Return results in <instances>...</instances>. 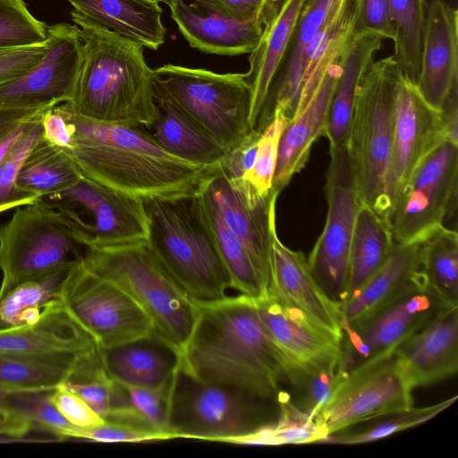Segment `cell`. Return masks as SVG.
<instances>
[{
  "label": "cell",
  "instance_id": "cell-1",
  "mask_svg": "<svg viewBox=\"0 0 458 458\" xmlns=\"http://www.w3.org/2000/svg\"><path fill=\"white\" fill-rule=\"evenodd\" d=\"M60 106L72 135L67 150L82 175L116 191L140 199L191 195L219 168L169 154L143 126L101 123Z\"/></svg>",
  "mask_w": 458,
  "mask_h": 458
},
{
  "label": "cell",
  "instance_id": "cell-2",
  "mask_svg": "<svg viewBox=\"0 0 458 458\" xmlns=\"http://www.w3.org/2000/svg\"><path fill=\"white\" fill-rule=\"evenodd\" d=\"M197 318L181 356V371L192 379L226 385L276 400L284 365L258 314L243 294L196 301Z\"/></svg>",
  "mask_w": 458,
  "mask_h": 458
},
{
  "label": "cell",
  "instance_id": "cell-3",
  "mask_svg": "<svg viewBox=\"0 0 458 458\" xmlns=\"http://www.w3.org/2000/svg\"><path fill=\"white\" fill-rule=\"evenodd\" d=\"M71 17L78 27L82 57L67 106L94 121L148 127L157 104L144 47L73 10Z\"/></svg>",
  "mask_w": 458,
  "mask_h": 458
},
{
  "label": "cell",
  "instance_id": "cell-4",
  "mask_svg": "<svg viewBox=\"0 0 458 458\" xmlns=\"http://www.w3.org/2000/svg\"><path fill=\"white\" fill-rule=\"evenodd\" d=\"M154 254L196 301L226 297L227 270L219 254L201 190L174 198L142 199Z\"/></svg>",
  "mask_w": 458,
  "mask_h": 458
},
{
  "label": "cell",
  "instance_id": "cell-5",
  "mask_svg": "<svg viewBox=\"0 0 458 458\" xmlns=\"http://www.w3.org/2000/svg\"><path fill=\"white\" fill-rule=\"evenodd\" d=\"M402 73L394 55L370 64L357 89L346 143L361 201L386 219L395 99Z\"/></svg>",
  "mask_w": 458,
  "mask_h": 458
},
{
  "label": "cell",
  "instance_id": "cell-6",
  "mask_svg": "<svg viewBox=\"0 0 458 458\" xmlns=\"http://www.w3.org/2000/svg\"><path fill=\"white\" fill-rule=\"evenodd\" d=\"M85 264L122 287L144 310L155 335L181 356L197 318V306L151 250L148 241L88 250Z\"/></svg>",
  "mask_w": 458,
  "mask_h": 458
},
{
  "label": "cell",
  "instance_id": "cell-7",
  "mask_svg": "<svg viewBox=\"0 0 458 458\" xmlns=\"http://www.w3.org/2000/svg\"><path fill=\"white\" fill-rule=\"evenodd\" d=\"M155 100L168 102L225 150L251 130V89L245 73L165 64L152 70Z\"/></svg>",
  "mask_w": 458,
  "mask_h": 458
},
{
  "label": "cell",
  "instance_id": "cell-8",
  "mask_svg": "<svg viewBox=\"0 0 458 458\" xmlns=\"http://www.w3.org/2000/svg\"><path fill=\"white\" fill-rule=\"evenodd\" d=\"M277 401L220 384L200 382L181 369L172 397L173 438L237 443L276 421Z\"/></svg>",
  "mask_w": 458,
  "mask_h": 458
},
{
  "label": "cell",
  "instance_id": "cell-9",
  "mask_svg": "<svg viewBox=\"0 0 458 458\" xmlns=\"http://www.w3.org/2000/svg\"><path fill=\"white\" fill-rule=\"evenodd\" d=\"M38 201L55 210L75 242L88 250L148 240L142 199L84 175L65 190L41 196Z\"/></svg>",
  "mask_w": 458,
  "mask_h": 458
},
{
  "label": "cell",
  "instance_id": "cell-10",
  "mask_svg": "<svg viewBox=\"0 0 458 458\" xmlns=\"http://www.w3.org/2000/svg\"><path fill=\"white\" fill-rule=\"evenodd\" d=\"M56 299L98 349L155 334L140 305L117 284L91 270L82 256L68 269Z\"/></svg>",
  "mask_w": 458,
  "mask_h": 458
},
{
  "label": "cell",
  "instance_id": "cell-11",
  "mask_svg": "<svg viewBox=\"0 0 458 458\" xmlns=\"http://www.w3.org/2000/svg\"><path fill=\"white\" fill-rule=\"evenodd\" d=\"M60 216L39 201L18 207L0 225V298L20 284L36 279L81 257Z\"/></svg>",
  "mask_w": 458,
  "mask_h": 458
},
{
  "label": "cell",
  "instance_id": "cell-12",
  "mask_svg": "<svg viewBox=\"0 0 458 458\" xmlns=\"http://www.w3.org/2000/svg\"><path fill=\"white\" fill-rule=\"evenodd\" d=\"M458 142L448 139L417 166L397 195L387 220L398 244H420L456 209Z\"/></svg>",
  "mask_w": 458,
  "mask_h": 458
},
{
  "label": "cell",
  "instance_id": "cell-13",
  "mask_svg": "<svg viewBox=\"0 0 458 458\" xmlns=\"http://www.w3.org/2000/svg\"><path fill=\"white\" fill-rule=\"evenodd\" d=\"M329 153L325 184L326 222L307 259L317 283L342 307L347 293L352 231L362 201L354 183L346 146L329 148Z\"/></svg>",
  "mask_w": 458,
  "mask_h": 458
},
{
  "label": "cell",
  "instance_id": "cell-14",
  "mask_svg": "<svg viewBox=\"0 0 458 458\" xmlns=\"http://www.w3.org/2000/svg\"><path fill=\"white\" fill-rule=\"evenodd\" d=\"M446 305L420 284L362 323L343 329L339 369L345 377L393 357L416 330Z\"/></svg>",
  "mask_w": 458,
  "mask_h": 458
},
{
  "label": "cell",
  "instance_id": "cell-15",
  "mask_svg": "<svg viewBox=\"0 0 458 458\" xmlns=\"http://www.w3.org/2000/svg\"><path fill=\"white\" fill-rule=\"evenodd\" d=\"M412 391L394 355L344 377L315 421L328 437L360 422L411 408Z\"/></svg>",
  "mask_w": 458,
  "mask_h": 458
},
{
  "label": "cell",
  "instance_id": "cell-16",
  "mask_svg": "<svg viewBox=\"0 0 458 458\" xmlns=\"http://www.w3.org/2000/svg\"><path fill=\"white\" fill-rule=\"evenodd\" d=\"M47 42L37 65L0 85V110L47 108L72 99L82 57L78 27L67 22L47 26Z\"/></svg>",
  "mask_w": 458,
  "mask_h": 458
},
{
  "label": "cell",
  "instance_id": "cell-17",
  "mask_svg": "<svg viewBox=\"0 0 458 458\" xmlns=\"http://www.w3.org/2000/svg\"><path fill=\"white\" fill-rule=\"evenodd\" d=\"M204 190L215 202L227 226L245 246L260 282L267 293L276 229V203L279 192L261 195L246 180L225 176L220 169L208 180Z\"/></svg>",
  "mask_w": 458,
  "mask_h": 458
},
{
  "label": "cell",
  "instance_id": "cell-18",
  "mask_svg": "<svg viewBox=\"0 0 458 458\" xmlns=\"http://www.w3.org/2000/svg\"><path fill=\"white\" fill-rule=\"evenodd\" d=\"M445 139L440 111L431 106L420 93L416 83L402 73L396 91L388 174L389 213L417 166Z\"/></svg>",
  "mask_w": 458,
  "mask_h": 458
},
{
  "label": "cell",
  "instance_id": "cell-19",
  "mask_svg": "<svg viewBox=\"0 0 458 458\" xmlns=\"http://www.w3.org/2000/svg\"><path fill=\"white\" fill-rule=\"evenodd\" d=\"M260 321L284 361L285 381L301 368L340 361L341 342L275 296L255 299Z\"/></svg>",
  "mask_w": 458,
  "mask_h": 458
},
{
  "label": "cell",
  "instance_id": "cell-20",
  "mask_svg": "<svg viewBox=\"0 0 458 458\" xmlns=\"http://www.w3.org/2000/svg\"><path fill=\"white\" fill-rule=\"evenodd\" d=\"M267 293L342 341L341 304L333 301L317 283L304 253L284 245L276 231L272 240L271 274Z\"/></svg>",
  "mask_w": 458,
  "mask_h": 458
},
{
  "label": "cell",
  "instance_id": "cell-21",
  "mask_svg": "<svg viewBox=\"0 0 458 458\" xmlns=\"http://www.w3.org/2000/svg\"><path fill=\"white\" fill-rule=\"evenodd\" d=\"M416 85L423 98L439 111L451 95L458 93V12L442 0L428 4Z\"/></svg>",
  "mask_w": 458,
  "mask_h": 458
},
{
  "label": "cell",
  "instance_id": "cell-22",
  "mask_svg": "<svg viewBox=\"0 0 458 458\" xmlns=\"http://www.w3.org/2000/svg\"><path fill=\"white\" fill-rule=\"evenodd\" d=\"M394 357L411 388L432 385L458 369V306L448 307L409 336Z\"/></svg>",
  "mask_w": 458,
  "mask_h": 458
},
{
  "label": "cell",
  "instance_id": "cell-23",
  "mask_svg": "<svg viewBox=\"0 0 458 458\" xmlns=\"http://www.w3.org/2000/svg\"><path fill=\"white\" fill-rule=\"evenodd\" d=\"M342 0H310L269 87L255 130L261 132L276 112L291 121L297 110L305 52Z\"/></svg>",
  "mask_w": 458,
  "mask_h": 458
},
{
  "label": "cell",
  "instance_id": "cell-24",
  "mask_svg": "<svg viewBox=\"0 0 458 458\" xmlns=\"http://www.w3.org/2000/svg\"><path fill=\"white\" fill-rule=\"evenodd\" d=\"M166 5L190 46L204 53L250 54L262 34L263 23L259 20L238 21L196 2L174 0Z\"/></svg>",
  "mask_w": 458,
  "mask_h": 458
},
{
  "label": "cell",
  "instance_id": "cell-25",
  "mask_svg": "<svg viewBox=\"0 0 458 458\" xmlns=\"http://www.w3.org/2000/svg\"><path fill=\"white\" fill-rule=\"evenodd\" d=\"M340 59V58H339ZM339 59L329 66L305 107L284 128L279 140L272 188L281 192L305 166L315 141L324 136Z\"/></svg>",
  "mask_w": 458,
  "mask_h": 458
},
{
  "label": "cell",
  "instance_id": "cell-26",
  "mask_svg": "<svg viewBox=\"0 0 458 458\" xmlns=\"http://www.w3.org/2000/svg\"><path fill=\"white\" fill-rule=\"evenodd\" d=\"M427 284L419 244H395L384 266L342 305V327H355L413 287Z\"/></svg>",
  "mask_w": 458,
  "mask_h": 458
},
{
  "label": "cell",
  "instance_id": "cell-27",
  "mask_svg": "<svg viewBox=\"0 0 458 458\" xmlns=\"http://www.w3.org/2000/svg\"><path fill=\"white\" fill-rule=\"evenodd\" d=\"M92 337L55 298L32 323L0 330V351L25 355L80 354L96 348Z\"/></svg>",
  "mask_w": 458,
  "mask_h": 458
},
{
  "label": "cell",
  "instance_id": "cell-28",
  "mask_svg": "<svg viewBox=\"0 0 458 458\" xmlns=\"http://www.w3.org/2000/svg\"><path fill=\"white\" fill-rule=\"evenodd\" d=\"M310 0H276L263 19V30L250 54L245 76L251 89L250 125L254 129L269 87Z\"/></svg>",
  "mask_w": 458,
  "mask_h": 458
},
{
  "label": "cell",
  "instance_id": "cell-29",
  "mask_svg": "<svg viewBox=\"0 0 458 458\" xmlns=\"http://www.w3.org/2000/svg\"><path fill=\"white\" fill-rule=\"evenodd\" d=\"M98 350L109 376L126 386L158 388L180 370L179 354L155 334Z\"/></svg>",
  "mask_w": 458,
  "mask_h": 458
},
{
  "label": "cell",
  "instance_id": "cell-30",
  "mask_svg": "<svg viewBox=\"0 0 458 458\" xmlns=\"http://www.w3.org/2000/svg\"><path fill=\"white\" fill-rule=\"evenodd\" d=\"M383 38L373 31L354 33L339 59V74L331 98L324 136L329 148L346 146L359 84L382 47Z\"/></svg>",
  "mask_w": 458,
  "mask_h": 458
},
{
  "label": "cell",
  "instance_id": "cell-31",
  "mask_svg": "<svg viewBox=\"0 0 458 458\" xmlns=\"http://www.w3.org/2000/svg\"><path fill=\"white\" fill-rule=\"evenodd\" d=\"M73 11L97 24L157 50L165 40L158 0H66Z\"/></svg>",
  "mask_w": 458,
  "mask_h": 458
},
{
  "label": "cell",
  "instance_id": "cell-32",
  "mask_svg": "<svg viewBox=\"0 0 458 458\" xmlns=\"http://www.w3.org/2000/svg\"><path fill=\"white\" fill-rule=\"evenodd\" d=\"M395 244L388 220L362 202L358 209L352 231L344 302L384 266Z\"/></svg>",
  "mask_w": 458,
  "mask_h": 458
},
{
  "label": "cell",
  "instance_id": "cell-33",
  "mask_svg": "<svg viewBox=\"0 0 458 458\" xmlns=\"http://www.w3.org/2000/svg\"><path fill=\"white\" fill-rule=\"evenodd\" d=\"M150 129L154 140L169 154L192 165L219 167L225 153L216 141L165 101H156Z\"/></svg>",
  "mask_w": 458,
  "mask_h": 458
},
{
  "label": "cell",
  "instance_id": "cell-34",
  "mask_svg": "<svg viewBox=\"0 0 458 458\" xmlns=\"http://www.w3.org/2000/svg\"><path fill=\"white\" fill-rule=\"evenodd\" d=\"M354 6L355 0H342L307 48L294 116L305 107L327 70L338 61L345 45L354 34Z\"/></svg>",
  "mask_w": 458,
  "mask_h": 458
},
{
  "label": "cell",
  "instance_id": "cell-35",
  "mask_svg": "<svg viewBox=\"0 0 458 458\" xmlns=\"http://www.w3.org/2000/svg\"><path fill=\"white\" fill-rule=\"evenodd\" d=\"M81 175L69 151L41 134L20 167L16 186L39 198L65 190Z\"/></svg>",
  "mask_w": 458,
  "mask_h": 458
},
{
  "label": "cell",
  "instance_id": "cell-36",
  "mask_svg": "<svg viewBox=\"0 0 458 458\" xmlns=\"http://www.w3.org/2000/svg\"><path fill=\"white\" fill-rule=\"evenodd\" d=\"M84 353L35 356L0 351V389L54 390L69 379Z\"/></svg>",
  "mask_w": 458,
  "mask_h": 458
},
{
  "label": "cell",
  "instance_id": "cell-37",
  "mask_svg": "<svg viewBox=\"0 0 458 458\" xmlns=\"http://www.w3.org/2000/svg\"><path fill=\"white\" fill-rule=\"evenodd\" d=\"M428 287L446 305L458 306V234L442 225L420 244Z\"/></svg>",
  "mask_w": 458,
  "mask_h": 458
},
{
  "label": "cell",
  "instance_id": "cell-38",
  "mask_svg": "<svg viewBox=\"0 0 458 458\" xmlns=\"http://www.w3.org/2000/svg\"><path fill=\"white\" fill-rule=\"evenodd\" d=\"M51 391L0 389V415L30 430L51 434L57 441L65 440L78 427L56 410L50 401Z\"/></svg>",
  "mask_w": 458,
  "mask_h": 458
},
{
  "label": "cell",
  "instance_id": "cell-39",
  "mask_svg": "<svg viewBox=\"0 0 458 458\" xmlns=\"http://www.w3.org/2000/svg\"><path fill=\"white\" fill-rule=\"evenodd\" d=\"M201 195L219 254L229 276L230 287L253 299L266 295L245 246L227 226L204 186Z\"/></svg>",
  "mask_w": 458,
  "mask_h": 458
},
{
  "label": "cell",
  "instance_id": "cell-40",
  "mask_svg": "<svg viewBox=\"0 0 458 458\" xmlns=\"http://www.w3.org/2000/svg\"><path fill=\"white\" fill-rule=\"evenodd\" d=\"M394 30V54L403 73L417 82L421 64L427 0H387Z\"/></svg>",
  "mask_w": 458,
  "mask_h": 458
},
{
  "label": "cell",
  "instance_id": "cell-41",
  "mask_svg": "<svg viewBox=\"0 0 458 458\" xmlns=\"http://www.w3.org/2000/svg\"><path fill=\"white\" fill-rule=\"evenodd\" d=\"M74 262L23 282L1 297L0 330L36 322L41 309L56 298L61 283Z\"/></svg>",
  "mask_w": 458,
  "mask_h": 458
},
{
  "label": "cell",
  "instance_id": "cell-42",
  "mask_svg": "<svg viewBox=\"0 0 458 458\" xmlns=\"http://www.w3.org/2000/svg\"><path fill=\"white\" fill-rule=\"evenodd\" d=\"M278 416L276 421L240 439L245 445H303L324 443L325 430L308 413L300 409L287 393L279 391L276 397Z\"/></svg>",
  "mask_w": 458,
  "mask_h": 458
},
{
  "label": "cell",
  "instance_id": "cell-43",
  "mask_svg": "<svg viewBox=\"0 0 458 458\" xmlns=\"http://www.w3.org/2000/svg\"><path fill=\"white\" fill-rule=\"evenodd\" d=\"M457 399L448 398L437 403L414 408L382 416L378 421L356 430L345 428L327 437L324 443L337 445H360L390 437L397 432L420 425L447 409Z\"/></svg>",
  "mask_w": 458,
  "mask_h": 458
},
{
  "label": "cell",
  "instance_id": "cell-44",
  "mask_svg": "<svg viewBox=\"0 0 458 458\" xmlns=\"http://www.w3.org/2000/svg\"><path fill=\"white\" fill-rule=\"evenodd\" d=\"M340 361L309 366L295 370L289 377L294 391L293 403L312 419L328 403L344 377Z\"/></svg>",
  "mask_w": 458,
  "mask_h": 458
},
{
  "label": "cell",
  "instance_id": "cell-45",
  "mask_svg": "<svg viewBox=\"0 0 458 458\" xmlns=\"http://www.w3.org/2000/svg\"><path fill=\"white\" fill-rule=\"evenodd\" d=\"M43 114L30 123L0 163V213L32 204L38 199L34 194L18 189L16 179L23 160L42 134Z\"/></svg>",
  "mask_w": 458,
  "mask_h": 458
},
{
  "label": "cell",
  "instance_id": "cell-46",
  "mask_svg": "<svg viewBox=\"0 0 458 458\" xmlns=\"http://www.w3.org/2000/svg\"><path fill=\"white\" fill-rule=\"evenodd\" d=\"M47 25L38 20L23 0H0V46L46 41Z\"/></svg>",
  "mask_w": 458,
  "mask_h": 458
},
{
  "label": "cell",
  "instance_id": "cell-47",
  "mask_svg": "<svg viewBox=\"0 0 458 458\" xmlns=\"http://www.w3.org/2000/svg\"><path fill=\"white\" fill-rule=\"evenodd\" d=\"M288 122L283 113L276 112L261 132L253 167L245 178L261 195L273 190L280 136Z\"/></svg>",
  "mask_w": 458,
  "mask_h": 458
},
{
  "label": "cell",
  "instance_id": "cell-48",
  "mask_svg": "<svg viewBox=\"0 0 458 458\" xmlns=\"http://www.w3.org/2000/svg\"><path fill=\"white\" fill-rule=\"evenodd\" d=\"M47 47V38L30 45L0 46V85L17 79L37 65Z\"/></svg>",
  "mask_w": 458,
  "mask_h": 458
},
{
  "label": "cell",
  "instance_id": "cell-49",
  "mask_svg": "<svg viewBox=\"0 0 458 458\" xmlns=\"http://www.w3.org/2000/svg\"><path fill=\"white\" fill-rule=\"evenodd\" d=\"M50 401L63 417L75 427L90 428L105 423L104 419L84 400L62 385L51 391Z\"/></svg>",
  "mask_w": 458,
  "mask_h": 458
},
{
  "label": "cell",
  "instance_id": "cell-50",
  "mask_svg": "<svg viewBox=\"0 0 458 458\" xmlns=\"http://www.w3.org/2000/svg\"><path fill=\"white\" fill-rule=\"evenodd\" d=\"M354 33L373 31L384 39H394L387 0H355Z\"/></svg>",
  "mask_w": 458,
  "mask_h": 458
},
{
  "label": "cell",
  "instance_id": "cell-51",
  "mask_svg": "<svg viewBox=\"0 0 458 458\" xmlns=\"http://www.w3.org/2000/svg\"><path fill=\"white\" fill-rule=\"evenodd\" d=\"M261 132L252 129L241 141L225 150L219 169L229 179L245 180L252 169Z\"/></svg>",
  "mask_w": 458,
  "mask_h": 458
},
{
  "label": "cell",
  "instance_id": "cell-52",
  "mask_svg": "<svg viewBox=\"0 0 458 458\" xmlns=\"http://www.w3.org/2000/svg\"><path fill=\"white\" fill-rule=\"evenodd\" d=\"M50 107L0 110V163L27 127Z\"/></svg>",
  "mask_w": 458,
  "mask_h": 458
},
{
  "label": "cell",
  "instance_id": "cell-53",
  "mask_svg": "<svg viewBox=\"0 0 458 458\" xmlns=\"http://www.w3.org/2000/svg\"><path fill=\"white\" fill-rule=\"evenodd\" d=\"M69 438H81L104 443H136L160 440L159 437L155 435L108 422L90 428H75L70 433Z\"/></svg>",
  "mask_w": 458,
  "mask_h": 458
},
{
  "label": "cell",
  "instance_id": "cell-54",
  "mask_svg": "<svg viewBox=\"0 0 458 458\" xmlns=\"http://www.w3.org/2000/svg\"><path fill=\"white\" fill-rule=\"evenodd\" d=\"M276 0H194L238 21L263 19Z\"/></svg>",
  "mask_w": 458,
  "mask_h": 458
},
{
  "label": "cell",
  "instance_id": "cell-55",
  "mask_svg": "<svg viewBox=\"0 0 458 458\" xmlns=\"http://www.w3.org/2000/svg\"><path fill=\"white\" fill-rule=\"evenodd\" d=\"M41 123L42 136L46 140L66 149L72 147V135L70 124L60 104L45 111Z\"/></svg>",
  "mask_w": 458,
  "mask_h": 458
},
{
  "label": "cell",
  "instance_id": "cell-56",
  "mask_svg": "<svg viewBox=\"0 0 458 458\" xmlns=\"http://www.w3.org/2000/svg\"><path fill=\"white\" fill-rule=\"evenodd\" d=\"M30 430L21 424L4 420L0 415V441L12 442L22 440L24 436Z\"/></svg>",
  "mask_w": 458,
  "mask_h": 458
},
{
  "label": "cell",
  "instance_id": "cell-57",
  "mask_svg": "<svg viewBox=\"0 0 458 458\" xmlns=\"http://www.w3.org/2000/svg\"><path fill=\"white\" fill-rule=\"evenodd\" d=\"M158 1H159V3L162 2L166 4L167 3L174 1V0H158Z\"/></svg>",
  "mask_w": 458,
  "mask_h": 458
}]
</instances>
